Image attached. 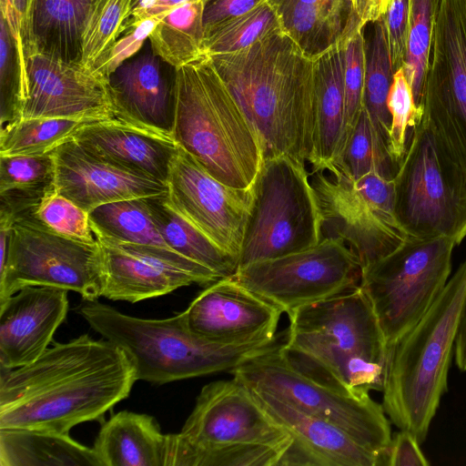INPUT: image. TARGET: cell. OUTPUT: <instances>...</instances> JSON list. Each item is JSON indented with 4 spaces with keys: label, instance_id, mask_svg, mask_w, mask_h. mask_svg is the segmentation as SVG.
I'll use <instances>...</instances> for the list:
<instances>
[{
    "label": "cell",
    "instance_id": "6da1fadb",
    "mask_svg": "<svg viewBox=\"0 0 466 466\" xmlns=\"http://www.w3.org/2000/svg\"><path fill=\"white\" fill-rule=\"evenodd\" d=\"M136 380L129 357L104 338L54 343L32 363L0 369V429L69 433L127 398Z\"/></svg>",
    "mask_w": 466,
    "mask_h": 466
},
{
    "label": "cell",
    "instance_id": "7a4b0ae2",
    "mask_svg": "<svg viewBox=\"0 0 466 466\" xmlns=\"http://www.w3.org/2000/svg\"><path fill=\"white\" fill-rule=\"evenodd\" d=\"M258 138L263 159L309 162L314 131V60L280 28L252 46L208 56Z\"/></svg>",
    "mask_w": 466,
    "mask_h": 466
},
{
    "label": "cell",
    "instance_id": "3957f363",
    "mask_svg": "<svg viewBox=\"0 0 466 466\" xmlns=\"http://www.w3.org/2000/svg\"><path fill=\"white\" fill-rule=\"evenodd\" d=\"M288 316L279 353L292 369L347 395L382 391L390 348L360 285Z\"/></svg>",
    "mask_w": 466,
    "mask_h": 466
},
{
    "label": "cell",
    "instance_id": "277c9868",
    "mask_svg": "<svg viewBox=\"0 0 466 466\" xmlns=\"http://www.w3.org/2000/svg\"><path fill=\"white\" fill-rule=\"evenodd\" d=\"M466 299V257L420 320L390 349L382 407L421 443L447 390Z\"/></svg>",
    "mask_w": 466,
    "mask_h": 466
},
{
    "label": "cell",
    "instance_id": "5b68a950",
    "mask_svg": "<svg viewBox=\"0 0 466 466\" xmlns=\"http://www.w3.org/2000/svg\"><path fill=\"white\" fill-rule=\"evenodd\" d=\"M78 313L95 331L127 353L137 380L155 384L230 371L279 349L286 337L284 330L269 340L220 343L192 332L181 312L166 319H143L97 300H83Z\"/></svg>",
    "mask_w": 466,
    "mask_h": 466
},
{
    "label": "cell",
    "instance_id": "8992f818",
    "mask_svg": "<svg viewBox=\"0 0 466 466\" xmlns=\"http://www.w3.org/2000/svg\"><path fill=\"white\" fill-rule=\"evenodd\" d=\"M175 81L172 139L218 181L251 187L263 161L261 147L210 58L176 68Z\"/></svg>",
    "mask_w": 466,
    "mask_h": 466
},
{
    "label": "cell",
    "instance_id": "52a82bcc",
    "mask_svg": "<svg viewBox=\"0 0 466 466\" xmlns=\"http://www.w3.org/2000/svg\"><path fill=\"white\" fill-rule=\"evenodd\" d=\"M305 163L289 156L263 159L252 185L237 269L321 240V215Z\"/></svg>",
    "mask_w": 466,
    "mask_h": 466
},
{
    "label": "cell",
    "instance_id": "ba28073f",
    "mask_svg": "<svg viewBox=\"0 0 466 466\" xmlns=\"http://www.w3.org/2000/svg\"><path fill=\"white\" fill-rule=\"evenodd\" d=\"M456 246L447 237H408L394 251L362 268L360 285L390 349L420 320L446 286Z\"/></svg>",
    "mask_w": 466,
    "mask_h": 466
},
{
    "label": "cell",
    "instance_id": "9c48e42d",
    "mask_svg": "<svg viewBox=\"0 0 466 466\" xmlns=\"http://www.w3.org/2000/svg\"><path fill=\"white\" fill-rule=\"evenodd\" d=\"M279 348L245 362L230 373L250 389L271 394L300 411L338 426L380 456L388 466L392 436L382 404L370 394L347 395L305 377L283 360Z\"/></svg>",
    "mask_w": 466,
    "mask_h": 466
},
{
    "label": "cell",
    "instance_id": "30bf717a",
    "mask_svg": "<svg viewBox=\"0 0 466 466\" xmlns=\"http://www.w3.org/2000/svg\"><path fill=\"white\" fill-rule=\"evenodd\" d=\"M395 216L408 237L466 238V198L421 118L393 178Z\"/></svg>",
    "mask_w": 466,
    "mask_h": 466
},
{
    "label": "cell",
    "instance_id": "8fae6325",
    "mask_svg": "<svg viewBox=\"0 0 466 466\" xmlns=\"http://www.w3.org/2000/svg\"><path fill=\"white\" fill-rule=\"evenodd\" d=\"M422 118L466 198V17L461 0L441 3Z\"/></svg>",
    "mask_w": 466,
    "mask_h": 466
},
{
    "label": "cell",
    "instance_id": "7c38bea8",
    "mask_svg": "<svg viewBox=\"0 0 466 466\" xmlns=\"http://www.w3.org/2000/svg\"><path fill=\"white\" fill-rule=\"evenodd\" d=\"M31 286L61 288L76 292L83 300H97L103 288L98 241L79 242L32 221L15 222L0 267V302Z\"/></svg>",
    "mask_w": 466,
    "mask_h": 466
},
{
    "label": "cell",
    "instance_id": "4fadbf2b",
    "mask_svg": "<svg viewBox=\"0 0 466 466\" xmlns=\"http://www.w3.org/2000/svg\"><path fill=\"white\" fill-rule=\"evenodd\" d=\"M358 257L339 238L239 268L232 277L282 312L325 300L360 284Z\"/></svg>",
    "mask_w": 466,
    "mask_h": 466
},
{
    "label": "cell",
    "instance_id": "5bb4252c",
    "mask_svg": "<svg viewBox=\"0 0 466 466\" xmlns=\"http://www.w3.org/2000/svg\"><path fill=\"white\" fill-rule=\"evenodd\" d=\"M196 446L290 445V433L258 401L251 390L233 378L206 384L180 432Z\"/></svg>",
    "mask_w": 466,
    "mask_h": 466
},
{
    "label": "cell",
    "instance_id": "9a60e30c",
    "mask_svg": "<svg viewBox=\"0 0 466 466\" xmlns=\"http://www.w3.org/2000/svg\"><path fill=\"white\" fill-rule=\"evenodd\" d=\"M167 186L173 208L238 264L252 187L236 188L223 184L180 147L172 161Z\"/></svg>",
    "mask_w": 466,
    "mask_h": 466
},
{
    "label": "cell",
    "instance_id": "2e32d148",
    "mask_svg": "<svg viewBox=\"0 0 466 466\" xmlns=\"http://www.w3.org/2000/svg\"><path fill=\"white\" fill-rule=\"evenodd\" d=\"M310 182L321 215V239L343 240L362 268L408 238L396 218L372 205L336 167L312 171Z\"/></svg>",
    "mask_w": 466,
    "mask_h": 466
},
{
    "label": "cell",
    "instance_id": "e0dca14e",
    "mask_svg": "<svg viewBox=\"0 0 466 466\" xmlns=\"http://www.w3.org/2000/svg\"><path fill=\"white\" fill-rule=\"evenodd\" d=\"M25 72L22 118H115L107 77L98 71L32 50L25 54Z\"/></svg>",
    "mask_w": 466,
    "mask_h": 466
},
{
    "label": "cell",
    "instance_id": "ac0fdd59",
    "mask_svg": "<svg viewBox=\"0 0 466 466\" xmlns=\"http://www.w3.org/2000/svg\"><path fill=\"white\" fill-rule=\"evenodd\" d=\"M97 241L103 266L102 297L111 300L135 303L193 283L208 286L222 279L173 249Z\"/></svg>",
    "mask_w": 466,
    "mask_h": 466
},
{
    "label": "cell",
    "instance_id": "d6986e66",
    "mask_svg": "<svg viewBox=\"0 0 466 466\" xmlns=\"http://www.w3.org/2000/svg\"><path fill=\"white\" fill-rule=\"evenodd\" d=\"M282 313L232 276L206 286L181 311L186 325L192 332L226 344L275 339Z\"/></svg>",
    "mask_w": 466,
    "mask_h": 466
},
{
    "label": "cell",
    "instance_id": "ffe728a7",
    "mask_svg": "<svg viewBox=\"0 0 466 466\" xmlns=\"http://www.w3.org/2000/svg\"><path fill=\"white\" fill-rule=\"evenodd\" d=\"M107 86L116 119L171 137L177 110L175 70L167 71L152 50L121 64L107 76Z\"/></svg>",
    "mask_w": 466,
    "mask_h": 466
},
{
    "label": "cell",
    "instance_id": "44dd1931",
    "mask_svg": "<svg viewBox=\"0 0 466 466\" xmlns=\"http://www.w3.org/2000/svg\"><path fill=\"white\" fill-rule=\"evenodd\" d=\"M68 290L25 287L0 302V369L37 360L53 341L68 311Z\"/></svg>",
    "mask_w": 466,
    "mask_h": 466
},
{
    "label": "cell",
    "instance_id": "7402d4cb",
    "mask_svg": "<svg viewBox=\"0 0 466 466\" xmlns=\"http://www.w3.org/2000/svg\"><path fill=\"white\" fill-rule=\"evenodd\" d=\"M250 390L292 437L278 466H385L380 456L338 426L300 411L271 394Z\"/></svg>",
    "mask_w": 466,
    "mask_h": 466
},
{
    "label": "cell",
    "instance_id": "603a6c76",
    "mask_svg": "<svg viewBox=\"0 0 466 466\" xmlns=\"http://www.w3.org/2000/svg\"><path fill=\"white\" fill-rule=\"evenodd\" d=\"M52 153L56 191L86 212L110 202L167 191L165 183L125 172L92 157L73 138Z\"/></svg>",
    "mask_w": 466,
    "mask_h": 466
},
{
    "label": "cell",
    "instance_id": "cb8c5ba5",
    "mask_svg": "<svg viewBox=\"0 0 466 466\" xmlns=\"http://www.w3.org/2000/svg\"><path fill=\"white\" fill-rule=\"evenodd\" d=\"M72 138L89 155L112 167L165 184L179 147L169 137L116 118L91 122Z\"/></svg>",
    "mask_w": 466,
    "mask_h": 466
},
{
    "label": "cell",
    "instance_id": "d4e9b609",
    "mask_svg": "<svg viewBox=\"0 0 466 466\" xmlns=\"http://www.w3.org/2000/svg\"><path fill=\"white\" fill-rule=\"evenodd\" d=\"M314 60L312 170L332 167L344 144L345 88L340 40Z\"/></svg>",
    "mask_w": 466,
    "mask_h": 466
},
{
    "label": "cell",
    "instance_id": "484cf974",
    "mask_svg": "<svg viewBox=\"0 0 466 466\" xmlns=\"http://www.w3.org/2000/svg\"><path fill=\"white\" fill-rule=\"evenodd\" d=\"M166 444L154 417L121 410L103 423L93 449L101 466H165Z\"/></svg>",
    "mask_w": 466,
    "mask_h": 466
},
{
    "label": "cell",
    "instance_id": "4316f807",
    "mask_svg": "<svg viewBox=\"0 0 466 466\" xmlns=\"http://www.w3.org/2000/svg\"><path fill=\"white\" fill-rule=\"evenodd\" d=\"M96 0H34L29 41L35 50L66 62H80L82 35Z\"/></svg>",
    "mask_w": 466,
    "mask_h": 466
},
{
    "label": "cell",
    "instance_id": "83f0119b",
    "mask_svg": "<svg viewBox=\"0 0 466 466\" xmlns=\"http://www.w3.org/2000/svg\"><path fill=\"white\" fill-rule=\"evenodd\" d=\"M1 466H101L93 448L69 433L0 429Z\"/></svg>",
    "mask_w": 466,
    "mask_h": 466
},
{
    "label": "cell",
    "instance_id": "f1b7e54d",
    "mask_svg": "<svg viewBox=\"0 0 466 466\" xmlns=\"http://www.w3.org/2000/svg\"><path fill=\"white\" fill-rule=\"evenodd\" d=\"M146 201L158 233L170 248L220 278L236 272L237 260L173 208L167 192L146 197Z\"/></svg>",
    "mask_w": 466,
    "mask_h": 466
},
{
    "label": "cell",
    "instance_id": "f546056e",
    "mask_svg": "<svg viewBox=\"0 0 466 466\" xmlns=\"http://www.w3.org/2000/svg\"><path fill=\"white\" fill-rule=\"evenodd\" d=\"M206 2L198 0L175 7L157 20L148 35L153 53L175 69L206 56L203 46Z\"/></svg>",
    "mask_w": 466,
    "mask_h": 466
},
{
    "label": "cell",
    "instance_id": "4dcf8cb0",
    "mask_svg": "<svg viewBox=\"0 0 466 466\" xmlns=\"http://www.w3.org/2000/svg\"><path fill=\"white\" fill-rule=\"evenodd\" d=\"M88 217L99 241L172 249L158 233L146 197L101 205L88 212Z\"/></svg>",
    "mask_w": 466,
    "mask_h": 466
},
{
    "label": "cell",
    "instance_id": "1f68e13d",
    "mask_svg": "<svg viewBox=\"0 0 466 466\" xmlns=\"http://www.w3.org/2000/svg\"><path fill=\"white\" fill-rule=\"evenodd\" d=\"M289 445L196 446L167 434L165 466H278Z\"/></svg>",
    "mask_w": 466,
    "mask_h": 466
},
{
    "label": "cell",
    "instance_id": "d6a6232c",
    "mask_svg": "<svg viewBox=\"0 0 466 466\" xmlns=\"http://www.w3.org/2000/svg\"><path fill=\"white\" fill-rule=\"evenodd\" d=\"M273 7L281 29L311 58L337 44L349 24L341 16L315 5L293 2Z\"/></svg>",
    "mask_w": 466,
    "mask_h": 466
},
{
    "label": "cell",
    "instance_id": "836d02e7",
    "mask_svg": "<svg viewBox=\"0 0 466 466\" xmlns=\"http://www.w3.org/2000/svg\"><path fill=\"white\" fill-rule=\"evenodd\" d=\"M372 24V32L368 40L365 39L362 106L366 109L375 130L389 145L390 115L387 100L394 70L383 16Z\"/></svg>",
    "mask_w": 466,
    "mask_h": 466
},
{
    "label": "cell",
    "instance_id": "e575fe53",
    "mask_svg": "<svg viewBox=\"0 0 466 466\" xmlns=\"http://www.w3.org/2000/svg\"><path fill=\"white\" fill-rule=\"evenodd\" d=\"M332 167L352 181L370 172L394 178L400 165L391 157L387 141L375 130L363 106Z\"/></svg>",
    "mask_w": 466,
    "mask_h": 466
},
{
    "label": "cell",
    "instance_id": "d590c367",
    "mask_svg": "<svg viewBox=\"0 0 466 466\" xmlns=\"http://www.w3.org/2000/svg\"><path fill=\"white\" fill-rule=\"evenodd\" d=\"M91 122L62 117L21 118L1 127L0 156L50 153Z\"/></svg>",
    "mask_w": 466,
    "mask_h": 466
},
{
    "label": "cell",
    "instance_id": "8d00e7d4",
    "mask_svg": "<svg viewBox=\"0 0 466 466\" xmlns=\"http://www.w3.org/2000/svg\"><path fill=\"white\" fill-rule=\"evenodd\" d=\"M441 3V0H410L409 35L402 67L420 116H423L425 82Z\"/></svg>",
    "mask_w": 466,
    "mask_h": 466
},
{
    "label": "cell",
    "instance_id": "74e56055",
    "mask_svg": "<svg viewBox=\"0 0 466 466\" xmlns=\"http://www.w3.org/2000/svg\"><path fill=\"white\" fill-rule=\"evenodd\" d=\"M281 28L279 15L268 0L214 27L204 38L208 56L243 50Z\"/></svg>",
    "mask_w": 466,
    "mask_h": 466
},
{
    "label": "cell",
    "instance_id": "f35d334b",
    "mask_svg": "<svg viewBox=\"0 0 466 466\" xmlns=\"http://www.w3.org/2000/svg\"><path fill=\"white\" fill-rule=\"evenodd\" d=\"M135 0H96L82 35L80 63L95 70L127 28Z\"/></svg>",
    "mask_w": 466,
    "mask_h": 466
},
{
    "label": "cell",
    "instance_id": "ab89813d",
    "mask_svg": "<svg viewBox=\"0 0 466 466\" xmlns=\"http://www.w3.org/2000/svg\"><path fill=\"white\" fill-rule=\"evenodd\" d=\"M364 27L358 17L354 15L346 26L340 39L345 88L343 147L362 108L365 78Z\"/></svg>",
    "mask_w": 466,
    "mask_h": 466
},
{
    "label": "cell",
    "instance_id": "60d3db41",
    "mask_svg": "<svg viewBox=\"0 0 466 466\" xmlns=\"http://www.w3.org/2000/svg\"><path fill=\"white\" fill-rule=\"evenodd\" d=\"M0 124L4 126L22 118L25 96L16 41L3 15L0 19Z\"/></svg>",
    "mask_w": 466,
    "mask_h": 466
},
{
    "label": "cell",
    "instance_id": "b9f144b4",
    "mask_svg": "<svg viewBox=\"0 0 466 466\" xmlns=\"http://www.w3.org/2000/svg\"><path fill=\"white\" fill-rule=\"evenodd\" d=\"M21 220L36 223L68 239L87 244L97 242L91 228L88 212L56 190L44 198L34 215Z\"/></svg>",
    "mask_w": 466,
    "mask_h": 466
},
{
    "label": "cell",
    "instance_id": "7bdbcfd3",
    "mask_svg": "<svg viewBox=\"0 0 466 466\" xmlns=\"http://www.w3.org/2000/svg\"><path fill=\"white\" fill-rule=\"evenodd\" d=\"M387 106L390 115L389 150L393 159L400 165L414 129L422 118L416 109L403 67L394 72Z\"/></svg>",
    "mask_w": 466,
    "mask_h": 466
},
{
    "label": "cell",
    "instance_id": "ee69618b",
    "mask_svg": "<svg viewBox=\"0 0 466 466\" xmlns=\"http://www.w3.org/2000/svg\"><path fill=\"white\" fill-rule=\"evenodd\" d=\"M8 189H56L53 153L0 156V192Z\"/></svg>",
    "mask_w": 466,
    "mask_h": 466
},
{
    "label": "cell",
    "instance_id": "f6af8a7d",
    "mask_svg": "<svg viewBox=\"0 0 466 466\" xmlns=\"http://www.w3.org/2000/svg\"><path fill=\"white\" fill-rule=\"evenodd\" d=\"M410 0H392L384 23L394 72L403 66L409 35Z\"/></svg>",
    "mask_w": 466,
    "mask_h": 466
},
{
    "label": "cell",
    "instance_id": "bcb514c9",
    "mask_svg": "<svg viewBox=\"0 0 466 466\" xmlns=\"http://www.w3.org/2000/svg\"><path fill=\"white\" fill-rule=\"evenodd\" d=\"M157 23V19L148 18L132 25L127 35L116 42L95 70L107 77L140 50Z\"/></svg>",
    "mask_w": 466,
    "mask_h": 466
},
{
    "label": "cell",
    "instance_id": "7dc6e473",
    "mask_svg": "<svg viewBox=\"0 0 466 466\" xmlns=\"http://www.w3.org/2000/svg\"><path fill=\"white\" fill-rule=\"evenodd\" d=\"M34 0H0L1 15L16 41L21 67L25 68V50L29 41L30 17Z\"/></svg>",
    "mask_w": 466,
    "mask_h": 466
},
{
    "label": "cell",
    "instance_id": "c3c4849f",
    "mask_svg": "<svg viewBox=\"0 0 466 466\" xmlns=\"http://www.w3.org/2000/svg\"><path fill=\"white\" fill-rule=\"evenodd\" d=\"M353 182L360 192L372 205L385 215L396 218L393 179L370 172Z\"/></svg>",
    "mask_w": 466,
    "mask_h": 466
},
{
    "label": "cell",
    "instance_id": "681fc988",
    "mask_svg": "<svg viewBox=\"0 0 466 466\" xmlns=\"http://www.w3.org/2000/svg\"><path fill=\"white\" fill-rule=\"evenodd\" d=\"M429 461L420 447V441L409 431L400 430L392 437L388 466H428Z\"/></svg>",
    "mask_w": 466,
    "mask_h": 466
},
{
    "label": "cell",
    "instance_id": "f907efd6",
    "mask_svg": "<svg viewBox=\"0 0 466 466\" xmlns=\"http://www.w3.org/2000/svg\"><path fill=\"white\" fill-rule=\"evenodd\" d=\"M263 0H207L203 25L205 35L217 25L243 15Z\"/></svg>",
    "mask_w": 466,
    "mask_h": 466
},
{
    "label": "cell",
    "instance_id": "816d5d0a",
    "mask_svg": "<svg viewBox=\"0 0 466 466\" xmlns=\"http://www.w3.org/2000/svg\"><path fill=\"white\" fill-rule=\"evenodd\" d=\"M193 1L198 0H135L127 28L145 19L155 18L158 20L175 7Z\"/></svg>",
    "mask_w": 466,
    "mask_h": 466
},
{
    "label": "cell",
    "instance_id": "f5cc1de1",
    "mask_svg": "<svg viewBox=\"0 0 466 466\" xmlns=\"http://www.w3.org/2000/svg\"><path fill=\"white\" fill-rule=\"evenodd\" d=\"M392 0H352L353 12L365 26L374 23L386 14Z\"/></svg>",
    "mask_w": 466,
    "mask_h": 466
},
{
    "label": "cell",
    "instance_id": "db71d44e",
    "mask_svg": "<svg viewBox=\"0 0 466 466\" xmlns=\"http://www.w3.org/2000/svg\"><path fill=\"white\" fill-rule=\"evenodd\" d=\"M272 6L282 4L299 2L315 5L332 14L338 15L347 22L356 15L353 12L352 0H268Z\"/></svg>",
    "mask_w": 466,
    "mask_h": 466
},
{
    "label": "cell",
    "instance_id": "11a10c76",
    "mask_svg": "<svg viewBox=\"0 0 466 466\" xmlns=\"http://www.w3.org/2000/svg\"><path fill=\"white\" fill-rule=\"evenodd\" d=\"M455 362L461 371H466V299L454 346Z\"/></svg>",
    "mask_w": 466,
    "mask_h": 466
},
{
    "label": "cell",
    "instance_id": "9f6ffc18",
    "mask_svg": "<svg viewBox=\"0 0 466 466\" xmlns=\"http://www.w3.org/2000/svg\"><path fill=\"white\" fill-rule=\"evenodd\" d=\"M462 2V5H463V9H464V14H465V17H466V0H461Z\"/></svg>",
    "mask_w": 466,
    "mask_h": 466
}]
</instances>
